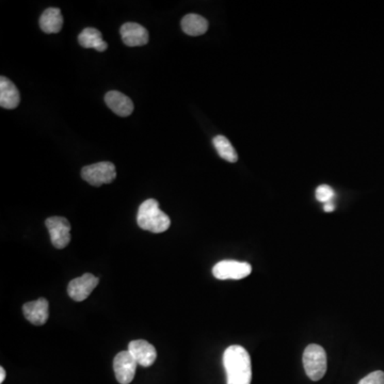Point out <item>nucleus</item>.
Returning <instances> with one entry per match:
<instances>
[{"label": "nucleus", "mask_w": 384, "mask_h": 384, "mask_svg": "<svg viewBox=\"0 0 384 384\" xmlns=\"http://www.w3.org/2000/svg\"><path fill=\"white\" fill-rule=\"evenodd\" d=\"M227 384H251L252 368L249 353L240 345L230 346L223 355Z\"/></svg>", "instance_id": "1"}, {"label": "nucleus", "mask_w": 384, "mask_h": 384, "mask_svg": "<svg viewBox=\"0 0 384 384\" xmlns=\"http://www.w3.org/2000/svg\"><path fill=\"white\" fill-rule=\"evenodd\" d=\"M137 222L142 230L155 234L166 232L171 225L169 216L160 210L159 203L155 199H149L141 204L137 216Z\"/></svg>", "instance_id": "2"}, {"label": "nucleus", "mask_w": 384, "mask_h": 384, "mask_svg": "<svg viewBox=\"0 0 384 384\" xmlns=\"http://www.w3.org/2000/svg\"><path fill=\"white\" fill-rule=\"evenodd\" d=\"M303 366L307 377L313 381L322 379L327 372V353L322 346L312 344L303 353Z\"/></svg>", "instance_id": "3"}, {"label": "nucleus", "mask_w": 384, "mask_h": 384, "mask_svg": "<svg viewBox=\"0 0 384 384\" xmlns=\"http://www.w3.org/2000/svg\"><path fill=\"white\" fill-rule=\"evenodd\" d=\"M81 177L92 186L99 187L110 184L116 179V166L112 162H102L86 166L81 170Z\"/></svg>", "instance_id": "4"}, {"label": "nucleus", "mask_w": 384, "mask_h": 384, "mask_svg": "<svg viewBox=\"0 0 384 384\" xmlns=\"http://www.w3.org/2000/svg\"><path fill=\"white\" fill-rule=\"evenodd\" d=\"M251 271V265L246 261H221L214 266L213 274L218 280H242Z\"/></svg>", "instance_id": "5"}, {"label": "nucleus", "mask_w": 384, "mask_h": 384, "mask_svg": "<svg viewBox=\"0 0 384 384\" xmlns=\"http://www.w3.org/2000/svg\"><path fill=\"white\" fill-rule=\"evenodd\" d=\"M51 235L53 246L56 249H64L71 242V225L66 218L51 217L45 221Z\"/></svg>", "instance_id": "6"}, {"label": "nucleus", "mask_w": 384, "mask_h": 384, "mask_svg": "<svg viewBox=\"0 0 384 384\" xmlns=\"http://www.w3.org/2000/svg\"><path fill=\"white\" fill-rule=\"evenodd\" d=\"M138 363L136 362L129 351H121L114 360V370L118 383L129 384L135 378Z\"/></svg>", "instance_id": "7"}, {"label": "nucleus", "mask_w": 384, "mask_h": 384, "mask_svg": "<svg viewBox=\"0 0 384 384\" xmlns=\"http://www.w3.org/2000/svg\"><path fill=\"white\" fill-rule=\"evenodd\" d=\"M99 280L92 273H85L79 278L71 281L68 286V294L74 301L81 303L87 299L94 288L99 285Z\"/></svg>", "instance_id": "8"}, {"label": "nucleus", "mask_w": 384, "mask_h": 384, "mask_svg": "<svg viewBox=\"0 0 384 384\" xmlns=\"http://www.w3.org/2000/svg\"><path fill=\"white\" fill-rule=\"evenodd\" d=\"M128 351L133 355L136 362L143 368H150L157 358V351L154 346L144 340L131 342L128 345Z\"/></svg>", "instance_id": "9"}, {"label": "nucleus", "mask_w": 384, "mask_h": 384, "mask_svg": "<svg viewBox=\"0 0 384 384\" xmlns=\"http://www.w3.org/2000/svg\"><path fill=\"white\" fill-rule=\"evenodd\" d=\"M122 41L129 47H143L149 42V32L144 27L137 23H125L122 25Z\"/></svg>", "instance_id": "10"}, {"label": "nucleus", "mask_w": 384, "mask_h": 384, "mask_svg": "<svg viewBox=\"0 0 384 384\" xmlns=\"http://www.w3.org/2000/svg\"><path fill=\"white\" fill-rule=\"evenodd\" d=\"M23 313L28 322L36 326H43L49 319V301L44 298L25 303Z\"/></svg>", "instance_id": "11"}, {"label": "nucleus", "mask_w": 384, "mask_h": 384, "mask_svg": "<svg viewBox=\"0 0 384 384\" xmlns=\"http://www.w3.org/2000/svg\"><path fill=\"white\" fill-rule=\"evenodd\" d=\"M107 106L118 116H128L133 114V103L129 97L118 91H110L105 95Z\"/></svg>", "instance_id": "12"}, {"label": "nucleus", "mask_w": 384, "mask_h": 384, "mask_svg": "<svg viewBox=\"0 0 384 384\" xmlns=\"http://www.w3.org/2000/svg\"><path fill=\"white\" fill-rule=\"evenodd\" d=\"M21 102V95L16 86L5 76L0 77V106L5 109H15Z\"/></svg>", "instance_id": "13"}, {"label": "nucleus", "mask_w": 384, "mask_h": 384, "mask_svg": "<svg viewBox=\"0 0 384 384\" xmlns=\"http://www.w3.org/2000/svg\"><path fill=\"white\" fill-rule=\"evenodd\" d=\"M63 26V16L58 8H49L40 18V27L45 34H58Z\"/></svg>", "instance_id": "14"}, {"label": "nucleus", "mask_w": 384, "mask_h": 384, "mask_svg": "<svg viewBox=\"0 0 384 384\" xmlns=\"http://www.w3.org/2000/svg\"><path fill=\"white\" fill-rule=\"evenodd\" d=\"M78 42L84 49H94L97 51H105L108 44L103 40L102 34L95 28H86L78 36Z\"/></svg>", "instance_id": "15"}, {"label": "nucleus", "mask_w": 384, "mask_h": 384, "mask_svg": "<svg viewBox=\"0 0 384 384\" xmlns=\"http://www.w3.org/2000/svg\"><path fill=\"white\" fill-rule=\"evenodd\" d=\"M181 29L188 36H202L207 31L208 22L203 16L191 13L181 20Z\"/></svg>", "instance_id": "16"}, {"label": "nucleus", "mask_w": 384, "mask_h": 384, "mask_svg": "<svg viewBox=\"0 0 384 384\" xmlns=\"http://www.w3.org/2000/svg\"><path fill=\"white\" fill-rule=\"evenodd\" d=\"M213 144L222 159L229 162H236L238 160V155L234 146L225 136H216L213 139Z\"/></svg>", "instance_id": "17"}, {"label": "nucleus", "mask_w": 384, "mask_h": 384, "mask_svg": "<svg viewBox=\"0 0 384 384\" xmlns=\"http://www.w3.org/2000/svg\"><path fill=\"white\" fill-rule=\"evenodd\" d=\"M315 196L319 202L326 204L328 202H332V200H333L334 190L329 185H320V186L317 187Z\"/></svg>", "instance_id": "18"}, {"label": "nucleus", "mask_w": 384, "mask_h": 384, "mask_svg": "<svg viewBox=\"0 0 384 384\" xmlns=\"http://www.w3.org/2000/svg\"><path fill=\"white\" fill-rule=\"evenodd\" d=\"M359 384H384V372L381 370L370 372L366 377L363 378Z\"/></svg>", "instance_id": "19"}, {"label": "nucleus", "mask_w": 384, "mask_h": 384, "mask_svg": "<svg viewBox=\"0 0 384 384\" xmlns=\"http://www.w3.org/2000/svg\"><path fill=\"white\" fill-rule=\"evenodd\" d=\"M335 205H334L333 201L332 202H328V203L324 204V209L326 213H331L333 212Z\"/></svg>", "instance_id": "20"}, {"label": "nucleus", "mask_w": 384, "mask_h": 384, "mask_svg": "<svg viewBox=\"0 0 384 384\" xmlns=\"http://www.w3.org/2000/svg\"><path fill=\"white\" fill-rule=\"evenodd\" d=\"M5 379V370L3 368H0V383H3Z\"/></svg>", "instance_id": "21"}]
</instances>
